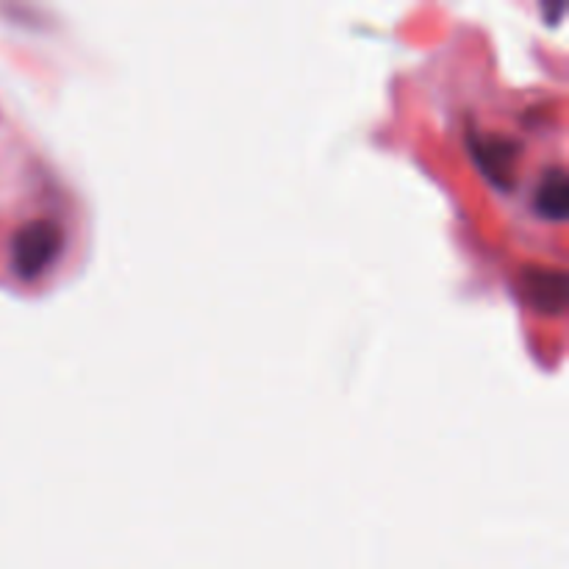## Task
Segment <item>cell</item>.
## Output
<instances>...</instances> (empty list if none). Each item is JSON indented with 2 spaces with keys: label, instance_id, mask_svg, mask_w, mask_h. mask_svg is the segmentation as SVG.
Returning <instances> with one entry per match:
<instances>
[{
  "label": "cell",
  "instance_id": "1",
  "mask_svg": "<svg viewBox=\"0 0 569 569\" xmlns=\"http://www.w3.org/2000/svg\"><path fill=\"white\" fill-rule=\"evenodd\" d=\"M61 248V231L56 222L37 220L22 226L11 239V267L20 278L31 281V278L42 276L50 264L56 261Z\"/></svg>",
  "mask_w": 569,
  "mask_h": 569
}]
</instances>
